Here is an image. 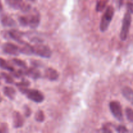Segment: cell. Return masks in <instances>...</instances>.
Wrapping results in <instances>:
<instances>
[{"instance_id": "obj_1", "label": "cell", "mask_w": 133, "mask_h": 133, "mask_svg": "<svg viewBox=\"0 0 133 133\" xmlns=\"http://www.w3.org/2000/svg\"><path fill=\"white\" fill-rule=\"evenodd\" d=\"M132 3L131 1L127 2V11L123 17L122 26L120 32V38L122 41L127 40L129 32L130 27L132 22Z\"/></svg>"}, {"instance_id": "obj_2", "label": "cell", "mask_w": 133, "mask_h": 133, "mask_svg": "<svg viewBox=\"0 0 133 133\" xmlns=\"http://www.w3.org/2000/svg\"><path fill=\"white\" fill-rule=\"evenodd\" d=\"M18 22L20 25L23 27L29 26L31 28L36 29L40 24V14L38 10L34 9L29 14L19 16L18 18Z\"/></svg>"}, {"instance_id": "obj_3", "label": "cell", "mask_w": 133, "mask_h": 133, "mask_svg": "<svg viewBox=\"0 0 133 133\" xmlns=\"http://www.w3.org/2000/svg\"><path fill=\"white\" fill-rule=\"evenodd\" d=\"M19 90L21 93L25 95L27 99L36 103H40L43 102L45 99L44 94L38 90L31 89L27 87H21L19 88Z\"/></svg>"}, {"instance_id": "obj_4", "label": "cell", "mask_w": 133, "mask_h": 133, "mask_svg": "<svg viewBox=\"0 0 133 133\" xmlns=\"http://www.w3.org/2000/svg\"><path fill=\"white\" fill-rule=\"evenodd\" d=\"M114 15V9L112 6L110 5L106 9L105 14L102 16L100 22V31L101 32H105L109 29V25L111 23Z\"/></svg>"}, {"instance_id": "obj_5", "label": "cell", "mask_w": 133, "mask_h": 133, "mask_svg": "<svg viewBox=\"0 0 133 133\" xmlns=\"http://www.w3.org/2000/svg\"><path fill=\"white\" fill-rule=\"evenodd\" d=\"M32 52L34 55L46 58H50L52 54L51 50L48 45L41 44H37L32 45Z\"/></svg>"}, {"instance_id": "obj_6", "label": "cell", "mask_w": 133, "mask_h": 133, "mask_svg": "<svg viewBox=\"0 0 133 133\" xmlns=\"http://www.w3.org/2000/svg\"><path fill=\"white\" fill-rule=\"evenodd\" d=\"M109 108L111 113L114 116V118L118 119L119 122H122L123 120V110L121 104L119 101H112L109 104Z\"/></svg>"}, {"instance_id": "obj_7", "label": "cell", "mask_w": 133, "mask_h": 133, "mask_svg": "<svg viewBox=\"0 0 133 133\" xmlns=\"http://www.w3.org/2000/svg\"><path fill=\"white\" fill-rule=\"evenodd\" d=\"M6 4L15 10H19L23 12H28L30 10V5H27L23 0H5Z\"/></svg>"}, {"instance_id": "obj_8", "label": "cell", "mask_w": 133, "mask_h": 133, "mask_svg": "<svg viewBox=\"0 0 133 133\" xmlns=\"http://www.w3.org/2000/svg\"><path fill=\"white\" fill-rule=\"evenodd\" d=\"M3 51L5 53L10 55L17 56L20 53L19 52V47L12 43H5L2 46Z\"/></svg>"}, {"instance_id": "obj_9", "label": "cell", "mask_w": 133, "mask_h": 133, "mask_svg": "<svg viewBox=\"0 0 133 133\" xmlns=\"http://www.w3.org/2000/svg\"><path fill=\"white\" fill-rule=\"evenodd\" d=\"M13 126L14 128L18 129L23 127L24 124V118L19 112L14 111L12 114Z\"/></svg>"}, {"instance_id": "obj_10", "label": "cell", "mask_w": 133, "mask_h": 133, "mask_svg": "<svg viewBox=\"0 0 133 133\" xmlns=\"http://www.w3.org/2000/svg\"><path fill=\"white\" fill-rule=\"evenodd\" d=\"M24 75L29 77L31 79L34 80H36L38 79H40L41 77V73L37 69V68L32 67L30 68H25L23 70Z\"/></svg>"}, {"instance_id": "obj_11", "label": "cell", "mask_w": 133, "mask_h": 133, "mask_svg": "<svg viewBox=\"0 0 133 133\" xmlns=\"http://www.w3.org/2000/svg\"><path fill=\"white\" fill-rule=\"evenodd\" d=\"M7 35L10 38H12V40H15L17 42L19 43V44H23L25 42L23 40H22V36H23V33L20 32L17 30H10V31H8Z\"/></svg>"}, {"instance_id": "obj_12", "label": "cell", "mask_w": 133, "mask_h": 133, "mask_svg": "<svg viewBox=\"0 0 133 133\" xmlns=\"http://www.w3.org/2000/svg\"><path fill=\"white\" fill-rule=\"evenodd\" d=\"M44 77L51 81H57L59 77V74L58 71L52 68H48L45 69L44 72Z\"/></svg>"}, {"instance_id": "obj_13", "label": "cell", "mask_w": 133, "mask_h": 133, "mask_svg": "<svg viewBox=\"0 0 133 133\" xmlns=\"http://www.w3.org/2000/svg\"><path fill=\"white\" fill-rule=\"evenodd\" d=\"M1 24L4 27H15L16 26V23L12 19V18L6 14H3L1 17Z\"/></svg>"}, {"instance_id": "obj_14", "label": "cell", "mask_w": 133, "mask_h": 133, "mask_svg": "<svg viewBox=\"0 0 133 133\" xmlns=\"http://www.w3.org/2000/svg\"><path fill=\"white\" fill-rule=\"evenodd\" d=\"M122 93L123 97L129 101L130 103H132L133 101V91L132 89L129 87H125L122 90Z\"/></svg>"}, {"instance_id": "obj_15", "label": "cell", "mask_w": 133, "mask_h": 133, "mask_svg": "<svg viewBox=\"0 0 133 133\" xmlns=\"http://www.w3.org/2000/svg\"><path fill=\"white\" fill-rule=\"evenodd\" d=\"M22 45V47H19V52H20V53L26 55H33V52H32V45H31L29 44L26 42H24Z\"/></svg>"}, {"instance_id": "obj_16", "label": "cell", "mask_w": 133, "mask_h": 133, "mask_svg": "<svg viewBox=\"0 0 133 133\" xmlns=\"http://www.w3.org/2000/svg\"><path fill=\"white\" fill-rule=\"evenodd\" d=\"M3 92L4 95L6 96L9 99H10V100H14L15 98L16 92L15 89L12 87H5L3 89Z\"/></svg>"}, {"instance_id": "obj_17", "label": "cell", "mask_w": 133, "mask_h": 133, "mask_svg": "<svg viewBox=\"0 0 133 133\" xmlns=\"http://www.w3.org/2000/svg\"><path fill=\"white\" fill-rule=\"evenodd\" d=\"M109 0H97L96 3V10L97 12H102L106 8Z\"/></svg>"}, {"instance_id": "obj_18", "label": "cell", "mask_w": 133, "mask_h": 133, "mask_svg": "<svg viewBox=\"0 0 133 133\" xmlns=\"http://www.w3.org/2000/svg\"><path fill=\"white\" fill-rule=\"evenodd\" d=\"M0 68H2L3 70H7V71H11V72L14 71V67L10 66L5 59L2 58H0Z\"/></svg>"}, {"instance_id": "obj_19", "label": "cell", "mask_w": 133, "mask_h": 133, "mask_svg": "<svg viewBox=\"0 0 133 133\" xmlns=\"http://www.w3.org/2000/svg\"><path fill=\"white\" fill-rule=\"evenodd\" d=\"M35 119L36 122H40V123H42L44 121L45 119V115H44V113L42 110H38L35 114Z\"/></svg>"}, {"instance_id": "obj_20", "label": "cell", "mask_w": 133, "mask_h": 133, "mask_svg": "<svg viewBox=\"0 0 133 133\" xmlns=\"http://www.w3.org/2000/svg\"><path fill=\"white\" fill-rule=\"evenodd\" d=\"M12 62L14 64H16L18 66H19V67H21L23 69H25L27 68V63H26L25 61H22V60L21 59H19V58H13V59L12 60Z\"/></svg>"}, {"instance_id": "obj_21", "label": "cell", "mask_w": 133, "mask_h": 133, "mask_svg": "<svg viewBox=\"0 0 133 133\" xmlns=\"http://www.w3.org/2000/svg\"><path fill=\"white\" fill-rule=\"evenodd\" d=\"M1 75L3 77V79L5 81L6 83L8 84H13L14 83V79L12 77V76H10V75H9L8 74L5 72L1 73Z\"/></svg>"}, {"instance_id": "obj_22", "label": "cell", "mask_w": 133, "mask_h": 133, "mask_svg": "<svg viewBox=\"0 0 133 133\" xmlns=\"http://www.w3.org/2000/svg\"><path fill=\"white\" fill-rule=\"evenodd\" d=\"M125 114L127 116V119L131 123H132L133 122V110L131 108L127 107L125 109Z\"/></svg>"}, {"instance_id": "obj_23", "label": "cell", "mask_w": 133, "mask_h": 133, "mask_svg": "<svg viewBox=\"0 0 133 133\" xmlns=\"http://www.w3.org/2000/svg\"><path fill=\"white\" fill-rule=\"evenodd\" d=\"M31 84L30 82L29 81L26 80V79H23L20 83H18L16 84V86L18 87V88H21V87H27Z\"/></svg>"}, {"instance_id": "obj_24", "label": "cell", "mask_w": 133, "mask_h": 133, "mask_svg": "<svg viewBox=\"0 0 133 133\" xmlns=\"http://www.w3.org/2000/svg\"><path fill=\"white\" fill-rule=\"evenodd\" d=\"M23 109H24L25 116L26 118H29V117L31 116V113H32L31 108L29 106H27V105H25V106L23 107Z\"/></svg>"}, {"instance_id": "obj_25", "label": "cell", "mask_w": 133, "mask_h": 133, "mask_svg": "<svg viewBox=\"0 0 133 133\" xmlns=\"http://www.w3.org/2000/svg\"><path fill=\"white\" fill-rule=\"evenodd\" d=\"M116 131L118 132L119 133H125V132H128L129 131L126 127L123 125H118V127H116Z\"/></svg>"}, {"instance_id": "obj_26", "label": "cell", "mask_w": 133, "mask_h": 133, "mask_svg": "<svg viewBox=\"0 0 133 133\" xmlns=\"http://www.w3.org/2000/svg\"><path fill=\"white\" fill-rule=\"evenodd\" d=\"M31 64L34 66L35 68H39V67H43V64L40 61H37V60H35V61H31Z\"/></svg>"}, {"instance_id": "obj_27", "label": "cell", "mask_w": 133, "mask_h": 133, "mask_svg": "<svg viewBox=\"0 0 133 133\" xmlns=\"http://www.w3.org/2000/svg\"><path fill=\"white\" fill-rule=\"evenodd\" d=\"M123 2H124V0H118V5L119 9H120L122 6H123Z\"/></svg>"}, {"instance_id": "obj_28", "label": "cell", "mask_w": 133, "mask_h": 133, "mask_svg": "<svg viewBox=\"0 0 133 133\" xmlns=\"http://www.w3.org/2000/svg\"><path fill=\"white\" fill-rule=\"evenodd\" d=\"M3 5L2 3H1V0H0V12H1L3 11Z\"/></svg>"}, {"instance_id": "obj_29", "label": "cell", "mask_w": 133, "mask_h": 133, "mask_svg": "<svg viewBox=\"0 0 133 133\" xmlns=\"http://www.w3.org/2000/svg\"><path fill=\"white\" fill-rule=\"evenodd\" d=\"M1 101H2V97H1V95H0V102H1Z\"/></svg>"}, {"instance_id": "obj_30", "label": "cell", "mask_w": 133, "mask_h": 133, "mask_svg": "<svg viewBox=\"0 0 133 133\" xmlns=\"http://www.w3.org/2000/svg\"><path fill=\"white\" fill-rule=\"evenodd\" d=\"M31 1H35V0H31Z\"/></svg>"}, {"instance_id": "obj_31", "label": "cell", "mask_w": 133, "mask_h": 133, "mask_svg": "<svg viewBox=\"0 0 133 133\" xmlns=\"http://www.w3.org/2000/svg\"><path fill=\"white\" fill-rule=\"evenodd\" d=\"M0 84H1V83H0Z\"/></svg>"}]
</instances>
